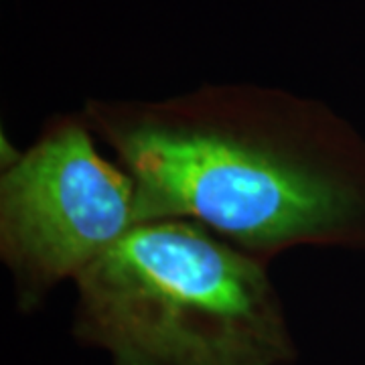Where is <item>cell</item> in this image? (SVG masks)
<instances>
[{
	"label": "cell",
	"mask_w": 365,
	"mask_h": 365,
	"mask_svg": "<svg viewBox=\"0 0 365 365\" xmlns=\"http://www.w3.org/2000/svg\"><path fill=\"white\" fill-rule=\"evenodd\" d=\"M136 185L140 223L187 220L268 262L294 248L365 254V138L282 88L205 83L81 106Z\"/></svg>",
	"instance_id": "1"
},
{
	"label": "cell",
	"mask_w": 365,
	"mask_h": 365,
	"mask_svg": "<svg viewBox=\"0 0 365 365\" xmlns=\"http://www.w3.org/2000/svg\"><path fill=\"white\" fill-rule=\"evenodd\" d=\"M98 144L81 110L57 114L0 173V260L23 313L140 223L136 185Z\"/></svg>",
	"instance_id": "3"
},
{
	"label": "cell",
	"mask_w": 365,
	"mask_h": 365,
	"mask_svg": "<svg viewBox=\"0 0 365 365\" xmlns=\"http://www.w3.org/2000/svg\"><path fill=\"white\" fill-rule=\"evenodd\" d=\"M73 284V337L114 365L297 359L268 262L195 222L138 223Z\"/></svg>",
	"instance_id": "2"
}]
</instances>
